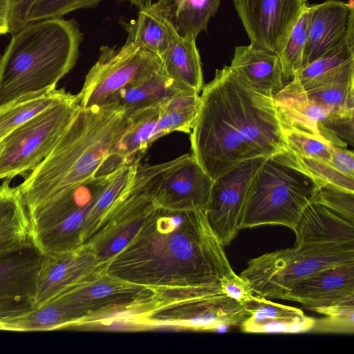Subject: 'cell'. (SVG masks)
I'll return each mask as SVG.
<instances>
[{"label":"cell","mask_w":354,"mask_h":354,"mask_svg":"<svg viewBox=\"0 0 354 354\" xmlns=\"http://www.w3.org/2000/svg\"><path fill=\"white\" fill-rule=\"evenodd\" d=\"M4 147V141L3 140H0V154L3 149Z\"/></svg>","instance_id":"obj_41"},{"label":"cell","mask_w":354,"mask_h":354,"mask_svg":"<svg viewBox=\"0 0 354 354\" xmlns=\"http://www.w3.org/2000/svg\"><path fill=\"white\" fill-rule=\"evenodd\" d=\"M306 91L311 100L333 113L354 115V80L335 82Z\"/></svg>","instance_id":"obj_28"},{"label":"cell","mask_w":354,"mask_h":354,"mask_svg":"<svg viewBox=\"0 0 354 354\" xmlns=\"http://www.w3.org/2000/svg\"><path fill=\"white\" fill-rule=\"evenodd\" d=\"M318 187L305 174L267 158L249 188L240 230L264 225H279L295 230Z\"/></svg>","instance_id":"obj_4"},{"label":"cell","mask_w":354,"mask_h":354,"mask_svg":"<svg viewBox=\"0 0 354 354\" xmlns=\"http://www.w3.org/2000/svg\"><path fill=\"white\" fill-rule=\"evenodd\" d=\"M190 141L192 154L213 180L245 160L290 150L273 95L227 66L202 88Z\"/></svg>","instance_id":"obj_1"},{"label":"cell","mask_w":354,"mask_h":354,"mask_svg":"<svg viewBox=\"0 0 354 354\" xmlns=\"http://www.w3.org/2000/svg\"><path fill=\"white\" fill-rule=\"evenodd\" d=\"M354 299V262L328 267L295 284L281 299L298 302L309 310Z\"/></svg>","instance_id":"obj_12"},{"label":"cell","mask_w":354,"mask_h":354,"mask_svg":"<svg viewBox=\"0 0 354 354\" xmlns=\"http://www.w3.org/2000/svg\"><path fill=\"white\" fill-rule=\"evenodd\" d=\"M5 179L0 185V250L32 241L26 208L17 187Z\"/></svg>","instance_id":"obj_21"},{"label":"cell","mask_w":354,"mask_h":354,"mask_svg":"<svg viewBox=\"0 0 354 354\" xmlns=\"http://www.w3.org/2000/svg\"><path fill=\"white\" fill-rule=\"evenodd\" d=\"M1 55H1V54H0V59H1Z\"/></svg>","instance_id":"obj_42"},{"label":"cell","mask_w":354,"mask_h":354,"mask_svg":"<svg viewBox=\"0 0 354 354\" xmlns=\"http://www.w3.org/2000/svg\"><path fill=\"white\" fill-rule=\"evenodd\" d=\"M354 262V244L295 243L292 248L266 253L249 261L240 276L255 295L281 299L292 286L330 266Z\"/></svg>","instance_id":"obj_5"},{"label":"cell","mask_w":354,"mask_h":354,"mask_svg":"<svg viewBox=\"0 0 354 354\" xmlns=\"http://www.w3.org/2000/svg\"><path fill=\"white\" fill-rule=\"evenodd\" d=\"M32 308L28 301L0 298V321L19 317Z\"/></svg>","instance_id":"obj_38"},{"label":"cell","mask_w":354,"mask_h":354,"mask_svg":"<svg viewBox=\"0 0 354 354\" xmlns=\"http://www.w3.org/2000/svg\"><path fill=\"white\" fill-rule=\"evenodd\" d=\"M243 306L248 314L240 324L244 333H287L293 321L304 315L299 308L275 303L257 295Z\"/></svg>","instance_id":"obj_20"},{"label":"cell","mask_w":354,"mask_h":354,"mask_svg":"<svg viewBox=\"0 0 354 354\" xmlns=\"http://www.w3.org/2000/svg\"><path fill=\"white\" fill-rule=\"evenodd\" d=\"M229 66L243 82L264 94L273 95L284 86L279 55L252 43L235 48Z\"/></svg>","instance_id":"obj_15"},{"label":"cell","mask_w":354,"mask_h":354,"mask_svg":"<svg viewBox=\"0 0 354 354\" xmlns=\"http://www.w3.org/2000/svg\"><path fill=\"white\" fill-rule=\"evenodd\" d=\"M272 158L305 174L318 189H335L354 193V178L343 174L327 162L300 156L290 150Z\"/></svg>","instance_id":"obj_25"},{"label":"cell","mask_w":354,"mask_h":354,"mask_svg":"<svg viewBox=\"0 0 354 354\" xmlns=\"http://www.w3.org/2000/svg\"><path fill=\"white\" fill-rule=\"evenodd\" d=\"M250 43L279 55L306 0H233Z\"/></svg>","instance_id":"obj_9"},{"label":"cell","mask_w":354,"mask_h":354,"mask_svg":"<svg viewBox=\"0 0 354 354\" xmlns=\"http://www.w3.org/2000/svg\"><path fill=\"white\" fill-rule=\"evenodd\" d=\"M294 232L296 244H354V223L315 201L304 209Z\"/></svg>","instance_id":"obj_16"},{"label":"cell","mask_w":354,"mask_h":354,"mask_svg":"<svg viewBox=\"0 0 354 354\" xmlns=\"http://www.w3.org/2000/svg\"><path fill=\"white\" fill-rule=\"evenodd\" d=\"M308 21V5L303 10L278 55L281 62L283 82L291 81L301 68L303 53L307 38Z\"/></svg>","instance_id":"obj_27"},{"label":"cell","mask_w":354,"mask_h":354,"mask_svg":"<svg viewBox=\"0 0 354 354\" xmlns=\"http://www.w3.org/2000/svg\"><path fill=\"white\" fill-rule=\"evenodd\" d=\"M186 92L194 91L183 88L161 71L120 90L101 106L131 114L159 106L174 96Z\"/></svg>","instance_id":"obj_17"},{"label":"cell","mask_w":354,"mask_h":354,"mask_svg":"<svg viewBox=\"0 0 354 354\" xmlns=\"http://www.w3.org/2000/svg\"><path fill=\"white\" fill-rule=\"evenodd\" d=\"M80 106L77 95L68 93L5 137L0 179L24 178L34 169L50 153Z\"/></svg>","instance_id":"obj_6"},{"label":"cell","mask_w":354,"mask_h":354,"mask_svg":"<svg viewBox=\"0 0 354 354\" xmlns=\"http://www.w3.org/2000/svg\"><path fill=\"white\" fill-rule=\"evenodd\" d=\"M343 174L354 178V154L345 147L333 145L328 162Z\"/></svg>","instance_id":"obj_37"},{"label":"cell","mask_w":354,"mask_h":354,"mask_svg":"<svg viewBox=\"0 0 354 354\" xmlns=\"http://www.w3.org/2000/svg\"><path fill=\"white\" fill-rule=\"evenodd\" d=\"M352 59H354V15L351 17L346 32L340 43L300 69L297 75L301 83L304 84Z\"/></svg>","instance_id":"obj_26"},{"label":"cell","mask_w":354,"mask_h":354,"mask_svg":"<svg viewBox=\"0 0 354 354\" xmlns=\"http://www.w3.org/2000/svg\"><path fill=\"white\" fill-rule=\"evenodd\" d=\"M43 257L32 241L0 250V298L32 304Z\"/></svg>","instance_id":"obj_14"},{"label":"cell","mask_w":354,"mask_h":354,"mask_svg":"<svg viewBox=\"0 0 354 354\" xmlns=\"http://www.w3.org/2000/svg\"><path fill=\"white\" fill-rule=\"evenodd\" d=\"M100 51L77 94L84 108L101 106L120 90L162 71L158 55L131 41L120 48L102 46Z\"/></svg>","instance_id":"obj_7"},{"label":"cell","mask_w":354,"mask_h":354,"mask_svg":"<svg viewBox=\"0 0 354 354\" xmlns=\"http://www.w3.org/2000/svg\"><path fill=\"white\" fill-rule=\"evenodd\" d=\"M353 115H341L331 112L324 121V127L344 142L353 145Z\"/></svg>","instance_id":"obj_35"},{"label":"cell","mask_w":354,"mask_h":354,"mask_svg":"<svg viewBox=\"0 0 354 354\" xmlns=\"http://www.w3.org/2000/svg\"><path fill=\"white\" fill-rule=\"evenodd\" d=\"M221 0H158L153 3L175 26L179 35L196 39L207 30Z\"/></svg>","instance_id":"obj_22"},{"label":"cell","mask_w":354,"mask_h":354,"mask_svg":"<svg viewBox=\"0 0 354 354\" xmlns=\"http://www.w3.org/2000/svg\"><path fill=\"white\" fill-rule=\"evenodd\" d=\"M129 124L124 111L80 106L50 153L17 186L27 213L90 178L120 169L113 158Z\"/></svg>","instance_id":"obj_2"},{"label":"cell","mask_w":354,"mask_h":354,"mask_svg":"<svg viewBox=\"0 0 354 354\" xmlns=\"http://www.w3.org/2000/svg\"><path fill=\"white\" fill-rule=\"evenodd\" d=\"M219 285L223 293L242 306L250 301L255 295L250 283L234 272L221 277Z\"/></svg>","instance_id":"obj_33"},{"label":"cell","mask_w":354,"mask_h":354,"mask_svg":"<svg viewBox=\"0 0 354 354\" xmlns=\"http://www.w3.org/2000/svg\"><path fill=\"white\" fill-rule=\"evenodd\" d=\"M313 201L322 205L354 223V193L320 188L315 192Z\"/></svg>","instance_id":"obj_32"},{"label":"cell","mask_w":354,"mask_h":354,"mask_svg":"<svg viewBox=\"0 0 354 354\" xmlns=\"http://www.w3.org/2000/svg\"><path fill=\"white\" fill-rule=\"evenodd\" d=\"M266 159L259 157L245 160L214 180L205 212L212 230L223 247L240 230L249 188Z\"/></svg>","instance_id":"obj_8"},{"label":"cell","mask_w":354,"mask_h":354,"mask_svg":"<svg viewBox=\"0 0 354 354\" xmlns=\"http://www.w3.org/2000/svg\"><path fill=\"white\" fill-rule=\"evenodd\" d=\"M214 180L192 154L170 160L151 189L154 203L171 209L205 210Z\"/></svg>","instance_id":"obj_10"},{"label":"cell","mask_w":354,"mask_h":354,"mask_svg":"<svg viewBox=\"0 0 354 354\" xmlns=\"http://www.w3.org/2000/svg\"><path fill=\"white\" fill-rule=\"evenodd\" d=\"M83 33L75 19L29 22L12 39L0 59V106L56 86L75 66Z\"/></svg>","instance_id":"obj_3"},{"label":"cell","mask_w":354,"mask_h":354,"mask_svg":"<svg viewBox=\"0 0 354 354\" xmlns=\"http://www.w3.org/2000/svg\"><path fill=\"white\" fill-rule=\"evenodd\" d=\"M131 2L132 4L136 6L139 10L151 6L152 0H124Z\"/></svg>","instance_id":"obj_40"},{"label":"cell","mask_w":354,"mask_h":354,"mask_svg":"<svg viewBox=\"0 0 354 354\" xmlns=\"http://www.w3.org/2000/svg\"><path fill=\"white\" fill-rule=\"evenodd\" d=\"M127 115L130 124L120 139L115 153L126 165H132L140 162L148 148L161 137L158 128L159 106Z\"/></svg>","instance_id":"obj_23"},{"label":"cell","mask_w":354,"mask_h":354,"mask_svg":"<svg viewBox=\"0 0 354 354\" xmlns=\"http://www.w3.org/2000/svg\"><path fill=\"white\" fill-rule=\"evenodd\" d=\"M284 136L290 150L300 156L329 162L333 144L308 131L283 126Z\"/></svg>","instance_id":"obj_30"},{"label":"cell","mask_w":354,"mask_h":354,"mask_svg":"<svg viewBox=\"0 0 354 354\" xmlns=\"http://www.w3.org/2000/svg\"><path fill=\"white\" fill-rule=\"evenodd\" d=\"M162 73L183 88L199 93L203 75L196 39L178 35L160 57Z\"/></svg>","instance_id":"obj_18"},{"label":"cell","mask_w":354,"mask_h":354,"mask_svg":"<svg viewBox=\"0 0 354 354\" xmlns=\"http://www.w3.org/2000/svg\"><path fill=\"white\" fill-rule=\"evenodd\" d=\"M10 0H0V35L8 33Z\"/></svg>","instance_id":"obj_39"},{"label":"cell","mask_w":354,"mask_h":354,"mask_svg":"<svg viewBox=\"0 0 354 354\" xmlns=\"http://www.w3.org/2000/svg\"><path fill=\"white\" fill-rule=\"evenodd\" d=\"M153 205L154 203L145 212L141 219L131 223V225L125 227L121 232H119V234L99 253V257L102 259H106L121 252L139 232L141 225L144 222L143 221L146 214Z\"/></svg>","instance_id":"obj_34"},{"label":"cell","mask_w":354,"mask_h":354,"mask_svg":"<svg viewBox=\"0 0 354 354\" xmlns=\"http://www.w3.org/2000/svg\"><path fill=\"white\" fill-rule=\"evenodd\" d=\"M324 315L321 319H315L311 331L326 333H348L354 332V299L328 307L310 309Z\"/></svg>","instance_id":"obj_29"},{"label":"cell","mask_w":354,"mask_h":354,"mask_svg":"<svg viewBox=\"0 0 354 354\" xmlns=\"http://www.w3.org/2000/svg\"><path fill=\"white\" fill-rule=\"evenodd\" d=\"M122 26L128 33L127 41L160 58L179 34L174 24L153 3L139 10L136 19L122 22Z\"/></svg>","instance_id":"obj_19"},{"label":"cell","mask_w":354,"mask_h":354,"mask_svg":"<svg viewBox=\"0 0 354 354\" xmlns=\"http://www.w3.org/2000/svg\"><path fill=\"white\" fill-rule=\"evenodd\" d=\"M68 92L50 87L21 95L0 106V140L14 129L34 118Z\"/></svg>","instance_id":"obj_24"},{"label":"cell","mask_w":354,"mask_h":354,"mask_svg":"<svg viewBox=\"0 0 354 354\" xmlns=\"http://www.w3.org/2000/svg\"><path fill=\"white\" fill-rule=\"evenodd\" d=\"M102 0H37L30 13L28 23L60 18L80 8L96 6Z\"/></svg>","instance_id":"obj_31"},{"label":"cell","mask_w":354,"mask_h":354,"mask_svg":"<svg viewBox=\"0 0 354 354\" xmlns=\"http://www.w3.org/2000/svg\"><path fill=\"white\" fill-rule=\"evenodd\" d=\"M37 0H10L8 33L14 35L28 24L30 13Z\"/></svg>","instance_id":"obj_36"},{"label":"cell","mask_w":354,"mask_h":354,"mask_svg":"<svg viewBox=\"0 0 354 354\" xmlns=\"http://www.w3.org/2000/svg\"><path fill=\"white\" fill-rule=\"evenodd\" d=\"M273 98L283 126L308 131L336 146L344 145V141L324 127V121L332 111L308 97L297 74Z\"/></svg>","instance_id":"obj_13"},{"label":"cell","mask_w":354,"mask_h":354,"mask_svg":"<svg viewBox=\"0 0 354 354\" xmlns=\"http://www.w3.org/2000/svg\"><path fill=\"white\" fill-rule=\"evenodd\" d=\"M353 15L354 0H326L308 6L307 38L301 68L340 43Z\"/></svg>","instance_id":"obj_11"}]
</instances>
